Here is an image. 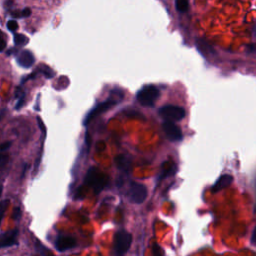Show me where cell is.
Returning a JSON list of instances; mask_svg holds the SVG:
<instances>
[{"label":"cell","mask_w":256,"mask_h":256,"mask_svg":"<svg viewBox=\"0 0 256 256\" xmlns=\"http://www.w3.org/2000/svg\"><path fill=\"white\" fill-rule=\"evenodd\" d=\"M160 91L154 85H146L142 87L136 94L137 101L145 107H151L159 98Z\"/></svg>","instance_id":"7a4b0ae2"},{"label":"cell","mask_w":256,"mask_h":256,"mask_svg":"<svg viewBox=\"0 0 256 256\" xmlns=\"http://www.w3.org/2000/svg\"><path fill=\"white\" fill-rule=\"evenodd\" d=\"M7 28L11 32H15L18 29V23L15 20H9L7 22Z\"/></svg>","instance_id":"44dd1931"},{"label":"cell","mask_w":256,"mask_h":256,"mask_svg":"<svg viewBox=\"0 0 256 256\" xmlns=\"http://www.w3.org/2000/svg\"><path fill=\"white\" fill-rule=\"evenodd\" d=\"M18 229L9 230L0 234V248H7L14 245H18Z\"/></svg>","instance_id":"ba28073f"},{"label":"cell","mask_w":256,"mask_h":256,"mask_svg":"<svg viewBox=\"0 0 256 256\" xmlns=\"http://www.w3.org/2000/svg\"><path fill=\"white\" fill-rule=\"evenodd\" d=\"M84 192H83V186H81V187H79L77 190H76V193H75V195H74V199L75 200H79V199H82V198H84Z\"/></svg>","instance_id":"603a6c76"},{"label":"cell","mask_w":256,"mask_h":256,"mask_svg":"<svg viewBox=\"0 0 256 256\" xmlns=\"http://www.w3.org/2000/svg\"><path fill=\"white\" fill-rule=\"evenodd\" d=\"M127 194L130 202L135 204H141L146 200L148 192L145 185L137 182H131Z\"/></svg>","instance_id":"5b68a950"},{"label":"cell","mask_w":256,"mask_h":256,"mask_svg":"<svg viewBox=\"0 0 256 256\" xmlns=\"http://www.w3.org/2000/svg\"><path fill=\"white\" fill-rule=\"evenodd\" d=\"M115 164L119 170H121L124 173H129L131 170V160L123 154H119L115 157Z\"/></svg>","instance_id":"8fae6325"},{"label":"cell","mask_w":256,"mask_h":256,"mask_svg":"<svg viewBox=\"0 0 256 256\" xmlns=\"http://www.w3.org/2000/svg\"><path fill=\"white\" fill-rule=\"evenodd\" d=\"M39 70L45 75V77L46 78H51L54 74L52 73L53 71L48 67V66H46V65H41L40 67H39Z\"/></svg>","instance_id":"d6986e66"},{"label":"cell","mask_w":256,"mask_h":256,"mask_svg":"<svg viewBox=\"0 0 256 256\" xmlns=\"http://www.w3.org/2000/svg\"><path fill=\"white\" fill-rule=\"evenodd\" d=\"M253 35L254 36H256V25L254 26V28H253Z\"/></svg>","instance_id":"4dcf8cb0"},{"label":"cell","mask_w":256,"mask_h":256,"mask_svg":"<svg viewBox=\"0 0 256 256\" xmlns=\"http://www.w3.org/2000/svg\"><path fill=\"white\" fill-rule=\"evenodd\" d=\"M131 243H132V235L123 229L118 230L114 238L115 253L117 255L125 254L129 250Z\"/></svg>","instance_id":"3957f363"},{"label":"cell","mask_w":256,"mask_h":256,"mask_svg":"<svg viewBox=\"0 0 256 256\" xmlns=\"http://www.w3.org/2000/svg\"><path fill=\"white\" fill-rule=\"evenodd\" d=\"M12 218L14 220H19L21 218V208L20 207H15L13 212H12Z\"/></svg>","instance_id":"7402d4cb"},{"label":"cell","mask_w":256,"mask_h":256,"mask_svg":"<svg viewBox=\"0 0 256 256\" xmlns=\"http://www.w3.org/2000/svg\"><path fill=\"white\" fill-rule=\"evenodd\" d=\"M174 172H175V166H174L171 162H169V161L164 162V163L162 164V171H161V173H160V175H159L158 182L161 181V180H163L164 178L168 177L169 175H172Z\"/></svg>","instance_id":"4fadbf2b"},{"label":"cell","mask_w":256,"mask_h":256,"mask_svg":"<svg viewBox=\"0 0 256 256\" xmlns=\"http://www.w3.org/2000/svg\"><path fill=\"white\" fill-rule=\"evenodd\" d=\"M8 161V156L6 154L0 153V169H2L4 167V165L7 163Z\"/></svg>","instance_id":"484cf974"},{"label":"cell","mask_w":256,"mask_h":256,"mask_svg":"<svg viewBox=\"0 0 256 256\" xmlns=\"http://www.w3.org/2000/svg\"><path fill=\"white\" fill-rule=\"evenodd\" d=\"M129 117H132V118H135V117H137V118H142V119H144V117L141 115V114H139L137 111H129V112H127L126 113Z\"/></svg>","instance_id":"4316f807"},{"label":"cell","mask_w":256,"mask_h":256,"mask_svg":"<svg viewBox=\"0 0 256 256\" xmlns=\"http://www.w3.org/2000/svg\"><path fill=\"white\" fill-rule=\"evenodd\" d=\"M75 245L76 239L68 235H59L55 241V248L60 252L72 249L73 247H75Z\"/></svg>","instance_id":"9c48e42d"},{"label":"cell","mask_w":256,"mask_h":256,"mask_svg":"<svg viewBox=\"0 0 256 256\" xmlns=\"http://www.w3.org/2000/svg\"><path fill=\"white\" fill-rule=\"evenodd\" d=\"M160 116L167 121H180L185 117V110L175 105H166L158 110Z\"/></svg>","instance_id":"8992f818"},{"label":"cell","mask_w":256,"mask_h":256,"mask_svg":"<svg viewBox=\"0 0 256 256\" xmlns=\"http://www.w3.org/2000/svg\"><path fill=\"white\" fill-rule=\"evenodd\" d=\"M117 100L115 99H112V98H109L103 102H100L98 103L96 106H94L84 117L83 119V125L84 126H87L95 117L99 116L100 114L104 113L105 111L109 110L110 108H112L113 106H115L117 104Z\"/></svg>","instance_id":"277c9868"},{"label":"cell","mask_w":256,"mask_h":256,"mask_svg":"<svg viewBox=\"0 0 256 256\" xmlns=\"http://www.w3.org/2000/svg\"><path fill=\"white\" fill-rule=\"evenodd\" d=\"M11 16L14 18H22L28 17L31 14V10L29 8H24L23 10H13L11 11Z\"/></svg>","instance_id":"5bb4252c"},{"label":"cell","mask_w":256,"mask_h":256,"mask_svg":"<svg viewBox=\"0 0 256 256\" xmlns=\"http://www.w3.org/2000/svg\"><path fill=\"white\" fill-rule=\"evenodd\" d=\"M2 192H3V186L0 185V197H1V195H2Z\"/></svg>","instance_id":"1f68e13d"},{"label":"cell","mask_w":256,"mask_h":256,"mask_svg":"<svg viewBox=\"0 0 256 256\" xmlns=\"http://www.w3.org/2000/svg\"><path fill=\"white\" fill-rule=\"evenodd\" d=\"M12 145V142L11 141H7V142H4V143H0V152H4L6 150H8Z\"/></svg>","instance_id":"cb8c5ba5"},{"label":"cell","mask_w":256,"mask_h":256,"mask_svg":"<svg viewBox=\"0 0 256 256\" xmlns=\"http://www.w3.org/2000/svg\"><path fill=\"white\" fill-rule=\"evenodd\" d=\"M29 42V39L23 34H14V43L17 46H24Z\"/></svg>","instance_id":"2e32d148"},{"label":"cell","mask_w":256,"mask_h":256,"mask_svg":"<svg viewBox=\"0 0 256 256\" xmlns=\"http://www.w3.org/2000/svg\"><path fill=\"white\" fill-rule=\"evenodd\" d=\"M16 97H17L19 100H18V102H17V104H16L15 109L18 110V109H20V108L23 106V104H24V101H25V92H23V91L20 89V93H19L18 91L16 92Z\"/></svg>","instance_id":"e0dca14e"},{"label":"cell","mask_w":256,"mask_h":256,"mask_svg":"<svg viewBox=\"0 0 256 256\" xmlns=\"http://www.w3.org/2000/svg\"><path fill=\"white\" fill-rule=\"evenodd\" d=\"M37 122H38V125L40 127V130L42 131V136H45L46 135V128H45V124L43 123V121L41 120V118L38 116L37 117Z\"/></svg>","instance_id":"d4e9b609"},{"label":"cell","mask_w":256,"mask_h":256,"mask_svg":"<svg viewBox=\"0 0 256 256\" xmlns=\"http://www.w3.org/2000/svg\"><path fill=\"white\" fill-rule=\"evenodd\" d=\"M16 61L19 66L23 68H30L35 63V57L31 51L23 50L18 54Z\"/></svg>","instance_id":"30bf717a"},{"label":"cell","mask_w":256,"mask_h":256,"mask_svg":"<svg viewBox=\"0 0 256 256\" xmlns=\"http://www.w3.org/2000/svg\"><path fill=\"white\" fill-rule=\"evenodd\" d=\"M232 181H233V177H232L231 175H229V174H223V175H221V176L217 179V181L215 182V184L213 185V187H212V192H218V191H220V190H222V189L228 187V186L231 184Z\"/></svg>","instance_id":"7c38bea8"},{"label":"cell","mask_w":256,"mask_h":256,"mask_svg":"<svg viewBox=\"0 0 256 256\" xmlns=\"http://www.w3.org/2000/svg\"><path fill=\"white\" fill-rule=\"evenodd\" d=\"M162 128H163V131L166 134L167 138L170 141L177 142V141L182 140V138H183L182 132H181L180 128L173 123V121L165 120L162 124Z\"/></svg>","instance_id":"52a82bcc"},{"label":"cell","mask_w":256,"mask_h":256,"mask_svg":"<svg viewBox=\"0 0 256 256\" xmlns=\"http://www.w3.org/2000/svg\"><path fill=\"white\" fill-rule=\"evenodd\" d=\"M84 143H85V146H86V152L88 153V152H89V150H90L91 144H92V139H91V136H90V134H89V132H88V131H86V133H85Z\"/></svg>","instance_id":"ffe728a7"},{"label":"cell","mask_w":256,"mask_h":256,"mask_svg":"<svg viewBox=\"0 0 256 256\" xmlns=\"http://www.w3.org/2000/svg\"><path fill=\"white\" fill-rule=\"evenodd\" d=\"M109 184V176L96 167H90L84 178V185L91 188L95 195L99 194Z\"/></svg>","instance_id":"6da1fadb"},{"label":"cell","mask_w":256,"mask_h":256,"mask_svg":"<svg viewBox=\"0 0 256 256\" xmlns=\"http://www.w3.org/2000/svg\"><path fill=\"white\" fill-rule=\"evenodd\" d=\"M8 205H9V200H2L0 202V224L2 222V219L4 217V214H5V211L6 209L8 208Z\"/></svg>","instance_id":"ac0fdd59"},{"label":"cell","mask_w":256,"mask_h":256,"mask_svg":"<svg viewBox=\"0 0 256 256\" xmlns=\"http://www.w3.org/2000/svg\"><path fill=\"white\" fill-rule=\"evenodd\" d=\"M175 7L177 11L184 13L189 8V2L188 0H175Z\"/></svg>","instance_id":"9a60e30c"},{"label":"cell","mask_w":256,"mask_h":256,"mask_svg":"<svg viewBox=\"0 0 256 256\" xmlns=\"http://www.w3.org/2000/svg\"><path fill=\"white\" fill-rule=\"evenodd\" d=\"M251 243L256 246V227L254 228L253 230V233H252V236H251Z\"/></svg>","instance_id":"83f0119b"},{"label":"cell","mask_w":256,"mask_h":256,"mask_svg":"<svg viewBox=\"0 0 256 256\" xmlns=\"http://www.w3.org/2000/svg\"><path fill=\"white\" fill-rule=\"evenodd\" d=\"M6 47V42L5 40L0 36V52H2Z\"/></svg>","instance_id":"f1b7e54d"},{"label":"cell","mask_w":256,"mask_h":256,"mask_svg":"<svg viewBox=\"0 0 256 256\" xmlns=\"http://www.w3.org/2000/svg\"><path fill=\"white\" fill-rule=\"evenodd\" d=\"M4 114H5V110H2V111L0 112V120L2 119V117L4 116Z\"/></svg>","instance_id":"f546056e"}]
</instances>
